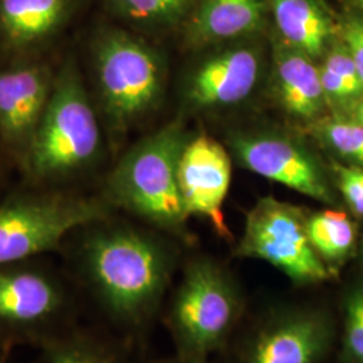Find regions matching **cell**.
Segmentation results:
<instances>
[{"instance_id":"8fae6325","label":"cell","mask_w":363,"mask_h":363,"mask_svg":"<svg viewBox=\"0 0 363 363\" xmlns=\"http://www.w3.org/2000/svg\"><path fill=\"white\" fill-rule=\"evenodd\" d=\"M86 0H0V66L58 55Z\"/></svg>"},{"instance_id":"4dcf8cb0","label":"cell","mask_w":363,"mask_h":363,"mask_svg":"<svg viewBox=\"0 0 363 363\" xmlns=\"http://www.w3.org/2000/svg\"><path fill=\"white\" fill-rule=\"evenodd\" d=\"M362 257H363V245H362Z\"/></svg>"},{"instance_id":"3957f363","label":"cell","mask_w":363,"mask_h":363,"mask_svg":"<svg viewBox=\"0 0 363 363\" xmlns=\"http://www.w3.org/2000/svg\"><path fill=\"white\" fill-rule=\"evenodd\" d=\"M89 60L93 101L117 140L160 104L166 84L163 57L130 31L103 27L91 37Z\"/></svg>"},{"instance_id":"44dd1931","label":"cell","mask_w":363,"mask_h":363,"mask_svg":"<svg viewBox=\"0 0 363 363\" xmlns=\"http://www.w3.org/2000/svg\"><path fill=\"white\" fill-rule=\"evenodd\" d=\"M319 66L327 104L352 106L363 99V82L351 54L342 40L333 42Z\"/></svg>"},{"instance_id":"e0dca14e","label":"cell","mask_w":363,"mask_h":363,"mask_svg":"<svg viewBox=\"0 0 363 363\" xmlns=\"http://www.w3.org/2000/svg\"><path fill=\"white\" fill-rule=\"evenodd\" d=\"M277 35L292 48L322 58L337 27L320 0H267Z\"/></svg>"},{"instance_id":"83f0119b","label":"cell","mask_w":363,"mask_h":363,"mask_svg":"<svg viewBox=\"0 0 363 363\" xmlns=\"http://www.w3.org/2000/svg\"><path fill=\"white\" fill-rule=\"evenodd\" d=\"M354 3H355V6L358 7V9H361L363 11V0H352Z\"/></svg>"},{"instance_id":"2e32d148","label":"cell","mask_w":363,"mask_h":363,"mask_svg":"<svg viewBox=\"0 0 363 363\" xmlns=\"http://www.w3.org/2000/svg\"><path fill=\"white\" fill-rule=\"evenodd\" d=\"M267 0H201L190 13L186 38L191 46L220 45L262 31Z\"/></svg>"},{"instance_id":"4fadbf2b","label":"cell","mask_w":363,"mask_h":363,"mask_svg":"<svg viewBox=\"0 0 363 363\" xmlns=\"http://www.w3.org/2000/svg\"><path fill=\"white\" fill-rule=\"evenodd\" d=\"M232 163L225 148L208 135L189 139L183 148L178 183L187 214L208 220L216 233L232 238L223 217L229 193Z\"/></svg>"},{"instance_id":"484cf974","label":"cell","mask_w":363,"mask_h":363,"mask_svg":"<svg viewBox=\"0 0 363 363\" xmlns=\"http://www.w3.org/2000/svg\"><path fill=\"white\" fill-rule=\"evenodd\" d=\"M6 164L7 166H10L11 163H10V160H9V157L6 156V154H4V151H3V148L0 147V199L3 198V195H1V191H3V187H4V183H6V169H4V167H6Z\"/></svg>"},{"instance_id":"6da1fadb","label":"cell","mask_w":363,"mask_h":363,"mask_svg":"<svg viewBox=\"0 0 363 363\" xmlns=\"http://www.w3.org/2000/svg\"><path fill=\"white\" fill-rule=\"evenodd\" d=\"M61 252L76 286L112 323L139 331L154 319L174 272L159 237L106 217L70 234Z\"/></svg>"},{"instance_id":"52a82bcc","label":"cell","mask_w":363,"mask_h":363,"mask_svg":"<svg viewBox=\"0 0 363 363\" xmlns=\"http://www.w3.org/2000/svg\"><path fill=\"white\" fill-rule=\"evenodd\" d=\"M77 323V286L31 259L0 265V345L39 347Z\"/></svg>"},{"instance_id":"4316f807","label":"cell","mask_w":363,"mask_h":363,"mask_svg":"<svg viewBox=\"0 0 363 363\" xmlns=\"http://www.w3.org/2000/svg\"><path fill=\"white\" fill-rule=\"evenodd\" d=\"M9 354V351L6 350L1 345H0V361H3V358Z\"/></svg>"},{"instance_id":"5bb4252c","label":"cell","mask_w":363,"mask_h":363,"mask_svg":"<svg viewBox=\"0 0 363 363\" xmlns=\"http://www.w3.org/2000/svg\"><path fill=\"white\" fill-rule=\"evenodd\" d=\"M264 70L259 45L238 42L210 54L196 66L186 85L191 108L211 109L240 104L253 93Z\"/></svg>"},{"instance_id":"d6986e66","label":"cell","mask_w":363,"mask_h":363,"mask_svg":"<svg viewBox=\"0 0 363 363\" xmlns=\"http://www.w3.org/2000/svg\"><path fill=\"white\" fill-rule=\"evenodd\" d=\"M105 9L115 18L140 31H164L182 23L193 0H105Z\"/></svg>"},{"instance_id":"ffe728a7","label":"cell","mask_w":363,"mask_h":363,"mask_svg":"<svg viewBox=\"0 0 363 363\" xmlns=\"http://www.w3.org/2000/svg\"><path fill=\"white\" fill-rule=\"evenodd\" d=\"M307 233L325 265L343 261L355 247V226L343 211L322 210L307 214Z\"/></svg>"},{"instance_id":"f546056e","label":"cell","mask_w":363,"mask_h":363,"mask_svg":"<svg viewBox=\"0 0 363 363\" xmlns=\"http://www.w3.org/2000/svg\"><path fill=\"white\" fill-rule=\"evenodd\" d=\"M0 363H4V361H0Z\"/></svg>"},{"instance_id":"ac0fdd59","label":"cell","mask_w":363,"mask_h":363,"mask_svg":"<svg viewBox=\"0 0 363 363\" xmlns=\"http://www.w3.org/2000/svg\"><path fill=\"white\" fill-rule=\"evenodd\" d=\"M39 349L43 363H125L106 340L77 323L48 337Z\"/></svg>"},{"instance_id":"30bf717a","label":"cell","mask_w":363,"mask_h":363,"mask_svg":"<svg viewBox=\"0 0 363 363\" xmlns=\"http://www.w3.org/2000/svg\"><path fill=\"white\" fill-rule=\"evenodd\" d=\"M234 155L245 169L298 194L334 203L319 160L298 139L274 130H247L230 136Z\"/></svg>"},{"instance_id":"cb8c5ba5","label":"cell","mask_w":363,"mask_h":363,"mask_svg":"<svg viewBox=\"0 0 363 363\" xmlns=\"http://www.w3.org/2000/svg\"><path fill=\"white\" fill-rule=\"evenodd\" d=\"M337 187L351 211L363 217V167L335 166Z\"/></svg>"},{"instance_id":"ba28073f","label":"cell","mask_w":363,"mask_h":363,"mask_svg":"<svg viewBox=\"0 0 363 363\" xmlns=\"http://www.w3.org/2000/svg\"><path fill=\"white\" fill-rule=\"evenodd\" d=\"M235 255L265 261L298 286L319 284L330 277L328 267L312 247L304 210L274 196L259 198L249 210Z\"/></svg>"},{"instance_id":"603a6c76","label":"cell","mask_w":363,"mask_h":363,"mask_svg":"<svg viewBox=\"0 0 363 363\" xmlns=\"http://www.w3.org/2000/svg\"><path fill=\"white\" fill-rule=\"evenodd\" d=\"M345 359L363 363V283L352 286L345 304Z\"/></svg>"},{"instance_id":"7c38bea8","label":"cell","mask_w":363,"mask_h":363,"mask_svg":"<svg viewBox=\"0 0 363 363\" xmlns=\"http://www.w3.org/2000/svg\"><path fill=\"white\" fill-rule=\"evenodd\" d=\"M325 312L294 306L273 312L255 330L241 363H320L331 343Z\"/></svg>"},{"instance_id":"5b68a950","label":"cell","mask_w":363,"mask_h":363,"mask_svg":"<svg viewBox=\"0 0 363 363\" xmlns=\"http://www.w3.org/2000/svg\"><path fill=\"white\" fill-rule=\"evenodd\" d=\"M112 210L100 195L25 182L0 199V265L61 252L70 234Z\"/></svg>"},{"instance_id":"277c9868","label":"cell","mask_w":363,"mask_h":363,"mask_svg":"<svg viewBox=\"0 0 363 363\" xmlns=\"http://www.w3.org/2000/svg\"><path fill=\"white\" fill-rule=\"evenodd\" d=\"M189 136L171 121L145 136L120 157L104 182L101 198L159 230L181 234L189 214L182 201L178 167Z\"/></svg>"},{"instance_id":"8992f818","label":"cell","mask_w":363,"mask_h":363,"mask_svg":"<svg viewBox=\"0 0 363 363\" xmlns=\"http://www.w3.org/2000/svg\"><path fill=\"white\" fill-rule=\"evenodd\" d=\"M242 312V296L217 262H189L169 301L167 323L182 362L206 363L223 346Z\"/></svg>"},{"instance_id":"7402d4cb","label":"cell","mask_w":363,"mask_h":363,"mask_svg":"<svg viewBox=\"0 0 363 363\" xmlns=\"http://www.w3.org/2000/svg\"><path fill=\"white\" fill-rule=\"evenodd\" d=\"M310 132L342 159L363 166V125L354 118L320 117L310 123Z\"/></svg>"},{"instance_id":"7a4b0ae2","label":"cell","mask_w":363,"mask_h":363,"mask_svg":"<svg viewBox=\"0 0 363 363\" xmlns=\"http://www.w3.org/2000/svg\"><path fill=\"white\" fill-rule=\"evenodd\" d=\"M103 124L77 52L61 54L52 97L19 169L35 186L77 189L103 156Z\"/></svg>"},{"instance_id":"d4e9b609","label":"cell","mask_w":363,"mask_h":363,"mask_svg":"<svg viewBox=\"0 0 363 363\" xmlns=\"http://www.w3.org/2000/svg\"><path fill=\"white\" fill-rule=\"evenodd\" d=\"M339 31L342 38L340 40L350 52L351 58L357 66V70L363 82V18H347L342 23Z\"/></svg>"},{"instance_id":"9c48e42d","label":"cell","mask_w":363,"mask_h":363,"mask_svg":"<svg viewBox=\"0 0 363 363\" xmlns=\"http://www.w3.org/2000/svg\"><path fill=\"white\" fill-rule=\"evenodd\" d=\"M60 58L0 66V147L19 169L52 97Z\"/></svg>"},{"instance_id":"9a60e30c","label":"cell","mask_w":363,"mask_h":363,"mask_svg":"<svg viewBox=\"0 0 363 363\" xmlns=\"http://www.w3.org/2000/svg\"><path fill=\"white\" fill-rule=\"evenodd\" d=\"M272 81L274 96L288 116L308 124L322 117L327 100L319 66L277 34L272 40Z\"/></svg>"},{"instance_id":"f1b7e54d","label":"cell","mask_w":363,"mask_h":363,"mask_svg":"<svg viewBox=\"0 0 363 363\" xmlns=\"http://www.w3.org/2000/svg\"><path fill=\"white\" fill-rule=\"evenodd\" d=\"M174 363H184V362H182L181 359H178V362H174Z\"/></svg>"}]
</instances>
